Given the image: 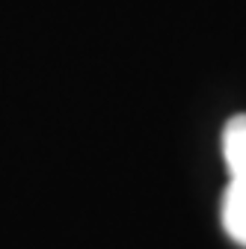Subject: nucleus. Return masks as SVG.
Instances as JSON below:
<instances>
[{"instance_id": "f257e3e1", "label": "nucleus", "mask_w": 246, "mask_h": 249, "mask_svg": "<svg viewBox=\"0 0 246 249\" xmlns=\"http://www.w3.org/2000/svg\"><path fill=\"white\" fill-rule=\"evenodd\" d=\"M223 158L228 169V187L223 193V229L246 246V113L234 116L223 128Z\"/></svg>"}]
</instances>
